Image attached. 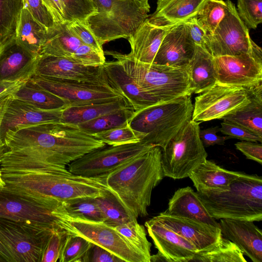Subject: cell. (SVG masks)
Wrapping results in <instances>:
<instances>
[{"label": "cell", "mask_w": 262, "mask_h": 262, "mask_svg": "<svg viewBox=\"0 0 262 262\" xmlns=\"http://www.w3.org/2000/svg\"><path fill=\"white\" fill-rule=\"evenodd\" d=\"M105 145L76 125L60 122L18 126L8 132L4 140L5 150L42 157L59 166H66Z\"/></svg>", "instance_id": "cell-1"}, {"label": "cell", "mask_w": 262, "mask_h": 262, "mask_svg": "<svg viewBox=\"0 0 262 262\" xmlns=\"http://www.w3.org/2000/svg\"><path fill=\"white\" fill-rule=\"evenodd\" d=\"M1 170L6 183L3 189L49 202L60 203L79 197L96 198L110 190L105 183L106 176L83 177L70 172L67 167Z\"/></svg>", "instance_id": "cell-2"}, {"label": "cell", "mask_w": 262, "mask_h": 262, "mask_svg": "<svg viewBox=\"0 0 262 262\" xmlns=\"http://www.w3.org/2000/svg\"><path fill=\"white\" fill-rule=\"evenodd\" d=\"M164 177L162 148L154 146L108 173L105 181L125 210L137 219L148 214L152 191Z\"/></svg>", "instance_id": "cell-3"}, {"label": "cell", "mask_w": 262, "mask_h": 262, "mask_svg": "<svg viewBox=\"0 0 262 262\" xmlns=\"http://www.w3.org/2000/svg\"><path fill=\"white\" fill-rule=\"evenodd\" d=\"M215 220H262V177L245 173L223 191H196Z\"/></svg>", "instance_id": "cell-4"}, {"label": "cell", "mask_w": 262, "mask_h": 262, "mask_svg": "<svg viewBox=\"0 0 262 262\" xmlns=\"http://www.w3.org/2000/svg\"><path fill=\"white\" fill-rule=\"evenodd\" d=\"M193 108L191 96H184L136 111L128 123L141 142L163 149L191 119Z\"/></svg>", "instance_id": "cell-5"}, {"label": "cell", "mask_w": 262, "mask_h": 262, "mask_svg": "<svg viewBox=\"0 0 262 262\" xmlns=\"http://www.w3.org/2000/svg\"><path fill=\"white\" fill-rule=\"evenodd\" d=\"M123 67L141 89L162 102L191 96L187 64L174 67L140 62L116 51H104Z\"/></svg>", "instance_id": "cell-6"}, {"label": "cell", "mask_w": 262, "mask_h": 262, "mask_svg": "<svg viewBox=\"0 0 262 262\" xmlns=\"http://www.w3.org/2000/svg\"><path fill=\"white\" fill-rule=\"evenodd\" d=\"M97 12L85 21L102 46L128 39L148 17L150 6L136 0H93Z\"/></svg>", "instance_id": "cell-7"}, {"label": "cell", "mask_w": 262, "mask_h": 262, "mask_svg": "<svg viewBox=\"0 0 262 262\" xmlns=\"http://www.w3.org/2000/svg\"><path fill=\"white\" fill-rule=\"evenodd\" d=\"M200 122L188 121L162 149L164 177L173 179L188 177L204 162L207 153L200 139Z\"/></svg>", "instance_id": "cell-8"}, {"label": "cell", "mask_w": 262, "mask_h": 262, "mask_svg": "<svg viewBox=\"0 0 262 262\" xmlns=\"http://www.w3.org/2000/svg\"><path fill=\"white\" fill-rule=\"evenodd\" d=\"M54 215L61 228L104 248L124 262H147L115 228L103 222L74 219L58 212L57 209Z\"/></svg>", "instance_id": "cell-9"}, {"label": "cell", "mask_w": 262, "mask_h": 262, "mask_svg": "<svg viewBox=\"0 0 262 262\" xmlns=\"http://www.w3.org/2000/svg\"><path fill=\"white\" fill-rule=\"evenodd\" d=\"M58 228H48L0 218V239L14 262H40L46 245Z\"/></svg>", "instance_id": "cell-10"}, {"label": "cell", "mask_w": 262, "mask_h": 262, "mask_svg": "<svg viewBox=\"0 0 262 262\" xmlns=\"http://www.w3.org/2000/svg\"><path fill=\"white\" fill-rule=\"evenodd\" d=\"M260 86L245 89L216 83L195 98L191 120L202 122L224 119L249 104Z\"/></svg>", "instance_id": "cell-11"}, {"label": "cell", "mask_w": 262, "mask_h": 262, "mask_svg": "<svg viewBox=\"0 0 262 262\" xmlns=\"http://www.w3.org/2000/svg\"><path fill=\"white\" fill-rule=\"evenodd\" d=\"M152 146L141 141L120 145L106 144L72 162L68 169L73 174L86 177L106 176Z\"/></svg>", "instance_id": "cell-12"}, {"label": "cell", "mask_w": 262, "mask_h": 262, "mask_svg": "<svg viewBox=\"0 0 262 262\" xmlns=\"http://www.w3.org/2000/svg\"><path fill=\"white\" fill-rule=\"evenodd\" d=\"M60 203L0 189V218L48 228L60 227L54 212Z\"/></svg>", "instance_id": "cell-13"}, {"label": "cell", "mask_w": 262, "mask_h": 262, "mask_svg": "<svg viewBox=\"0 0 262 262\" xmlns=\"http://www.w3.org/2000/svg\"><path fill=\"white\" fill-rule=\"evenodd\" d=\"M217 83L249 89L262 84V50L259 46L234 56L213 57Z\"/></svg>", "instance_id": "cell-14"}, {"label": "cell", "mask_w": 262, "mask_h": 262, "mask_svg": "<svg viewBox=\"0 0 262 262\" xmlns=\"http://www.w3.org/2000/svg\"><path fill=\"white\" fill-rule=\"evenodd\" d=\"M257 45L233 3L211 34H207L206 48L213 57L234 56L251 51Z\"/></svg>", "instance_id": "cell-15"}, {"label": "cell", "mask_w": 262, "mask_h": 262, "mask_svg": "<svg viewBox=\"0 0 262 262\" xmlns=\"http://www.w3.org/2000/svg\"><path fill=\"white\" fill-rule=\"evenodd\" d=\"M31 79L63 99L68 106L108 102L122 97L108 85L100 83L61 81L35 75Z\"/></svg>", "instance_id": "cell-16"}, {"label": "cell", "mask_w": 262, "mask_h": 262, "mask_svg": "<svg viewBox=\"0 0 262 262\" xmlns=\"http://www.w3.org/2000/svg\"><path fill=\"white\" fill-rule=\"evenodd\" d=\"M35 75L61 81L108 85L103 76L102 65L84 66L63 57L40 55L37 58Z\"/></svg>", "instance_id": "cell-17"}, {"label": "cell", "mask_w": 262, "mask_h": 262, "mask_svg": "<svg viewBox=\"0 0 262 262\" xmlns=\"http://www.w3.org/2000/svg\"><path fill=\"white\" fill-rule=\"evenodd\" d=\"M62 110H42L25 101L14 98L10 94L0 122V140L2 144L4 145L6 134L8 132L14 130L18 126L59 122Z\"/></svg>", "instance_id": "cell-18"}, {"label": "cell", "mask_w": 262, "mask_h": 262, "mask_svg": "<svg viewBox=\"0 0 262 262\" xmlns=\"http://www.w3.org/2000/svg\"><path fill=\"white\" fill-rule=\"evenodd\" d=\"M155 217L166 226L193 244L198 252L214 248L222 236L219 227L198 220L172 215L166 210Z\"/></svg>", "instance_id": "cell-19"}, {"label": "cell", "mask_w": 262, "mask_h": 262, "mask_svg": "<svg viewBox=\"0 0 262 262\" xmlns=\"http://www.w3.org/2000/svg\"><path fill=\"white\" fill-rule=\"evenodd\" d=\"M145 226L158 252L166 262H189L198 252L193 244L155 216L147 221Z\"/></svg>", "instance_id": "cell-20"}, {"label": "cell", "mask_w": 262, "mask_h": 262, "mask_svg": "<svg viewBox=\"0 0 262 262\" xmlns=\"http://www.w3.org/2000/svg\"><path fill=\"white\" fill-rule=\"evenodd\" d=\"M195 47L184 23L177 25L169 29L152 63L174 67L186 66L194 54Z\"/></svg>", "instance_id": "cell-21"}, {"label": "cell", "mask_w": 262, "mask_h": 262, "mask_svg": "<svg viewBox=\"0 0 262 262\" xmlns=\"http://www.w3.org/2000/svg\"><path fill=\"white\" fill-rule=\"evenodd\" d=\"M38 56L25 49L13 38L0 48V80L30 79L35 75Z\"/></svg>", "instance_id": "cell-22"}, {"label": "cell", "mask_w": 262, "mask_h": 262, "mask_svg": "<svg viewBox=\"0 0 262 262\" xmlns=\"http://www.w3.org/2000/svg\"><path fill=\"white\" fill-rule=\"evenodd\" d=\"M102 68L107 85L119 92L135 111L160 102L143 91L117 60L105 61Z\"/></svg>", "instance_id": "cell-23"}, {"label": "cell", "mask_w": 262, "mask_h": 262, "mask_svg": "<svg viewBox=\"0 0 262 262\" xmlns=\"http://www.w3.org/2000/svg\"><path fill=\"white\" fill-rule=\"evenodd\" d=\"M222 235L233 242L253 262H262V232L253 221L220 219Z\"/></svg>", "instance_id": "cell-24"}, {"label": "cell", "mask_w": 262, "mask_h": 262, "mask_svg": "<svg viewBox=\"0 0 262 262\" xmlns=\"http://www.w3.org/2000/svg\"><path fill=\"white\" fill-rule=\"evenodd\" d=\"M208 0H158L147 21L159 27L170 28L195 17Z\"/></svg>", "instance_id": "cell-25"}, {"label": "cell", "mask_w": 262, "mask_h": 262, "mask_svg": "<svg viewBox=\"0 0 262 262\" xmlns=\"http://www.w3.org/2000/svg\"><path fill=\"white\" fill-rule=\"evenodd\" d=\"M169 29L155 26L146 19L127 39L131 51L126 54L127 56L140 62L152 63L162 41Z\"/></svg>", "instance_id": "cell-26"}, {"label": "cell", "mask_w": 262, "mask_h": 262, "mask_svg": "<svg viewBox=\"0 0 262 262\" xmlns=\"http://www.w3.org/2000/svg\"><path fill=\"white\" fill-rule=\"evenodd\" d=\"M244 172L226 169L212 161L206 160L189 176L196 191H223Z\"/></svg>", "instance_id": "cell-27"}, {"label": "cell", "mask_w": 262, "mask_h": 262, "mask_svg": "<svg viewBox=\"0 0 262 262\" xmlns=\"http://www.w3.org/2000/svg\"><path fill=\"white\" fill-rule=\"evenodd\" d=\"M168 213L181 217L198 220L220 227L216 221L209 213L198 193L190 186L179 188L169 199Z\"/></svg>", "instance_id": "cell-28"}, {"label": "cell", "mask_w": 262, "mask_h": 262, "mask_svg": "<svg viewBox=\"0 0 262 262\" xmlns=\"http://www.w3.org/2000/svg\"><path fill=\"white\" fill-rule=\"evenodd\" d=\"M213 56L206 49L195 45L194 54L187 64L192 94H200L217 83Z\"/></svg>", "instance_id": "cell-29"}, {"label": "cell", "mask_w": 262, "mask_h": 262, "mask_svg": "<svg viewBox=\"0 0 262 262\" xmlns=\"http://www.w3.org/2000/svg\"><path fill=\"white\" fill-rule=\"evenodd\" d=\"M68 22L54 24L47 29L40 55L72 57L82 43L69 29Z\"/></svg>", "instance_id": "cell-30"}, {"label": "cell", "mask_w": 262, "mask_h": 262, "mask_svg": "<svg viewBox=\"0 0 262 262\" xmlns=\"http://www.w3.org/2000/svg\"><path fill=\"white\" fill-rule=\"evenodd\" d=\"M128 107H132L123 97L108 102L68 106L62 110L60 122L77 125L102 115Z\"/></svg>", "instance_id": "cell-31"}, {"label": "cell", "mask_w": 262, "mask_h": 262, "mask_svg": "<svg viewBox=\"0 0 262 262\" xmlns=\"http://www.w3.org/2000/svg\"><path fill=\"white\" fill-rule=\"evenodd\" d=\"M47 28L37 21L26 8L22 9L16 28V42L36 56L40 55Z\"/></svg>", "instance_id": "cell-32"}, {"label": "cell", "mask_w": 262, "mask_h": 262, "mask_svg": "<svg viewBox=\"0 0 262 262\" xmlns=\"http://www.w3.org/2000/svg\"><path fill=\"white\" fill-rule=\"evenodd\" d=\"M14 98L22 100L42 110H63L69 106L60 97L46 90L31 78L11 93Z\"/></svg>", "instance_id": "cell-33"}, {"label": "cell", "mask_w": 262, "mask_h": 262, "mask_svg": "<svg viewBox=\"0 0 262 262\" xmlns=\"http://www.w3.org/2000/svg\"><path fill=\"white\" fill-rule=\"evenodd\" d=\"M223 119L262 137V86L254 92L249 104Z\"/></svg>", "instance_id": "cell-34"}, {"label": "cell", "mask_w": 262, "mask_h": 262, "mask_svg": "<svg viewBox=\"0 0 262 262\" xmlns=\"http://www.w3.org/2000/svg\"><path fill=\"white\" fill-rule=\"evenodd\" d=\"M57 210L74 219L103 222V215L94 197H79L61 202Z\"/></svg>", "instance_id": "cell-35"}, {"label": "cell", "mask_w": 262, "mask_h": 262, "mask_svg": "<svg viewBox=\"0 0 262 262\" xmlns=\"http://www.w3.org/2000/svg\"><path fill=\"white\" fill-rule=\"evenodd\" d=\"M190 261L193 262H247L240 249L223 235L214 248L197 252Z\"/></svg>", "instance_id": "cell-36"}, {"label": "cell", "mask_w": 262, "mask_h": 262, "mask_svg": "<svg viewBox=\"0 0 262 262\" xmlns=\"http://www.w3.org/2000/svg\"><path fill=\"white\" fill-rule=\"evenodd\" d=\"M23 0H0V48L15 37Z\"/></svg>", "instance_id": "cell-37"}, {"label": "cell", "mask_w": 262, "mask_h": 262, "mask_svg": "<svg viewBox=\"0 0 262 262\" xmlns=\"http://www.w3.org/2000/svg\"><path fill=\"white\" fill-rule=\"evenodd\" d=\"M135 112L132 107L125 108L79 123L76 126L82 132L92 136L127 124Z\"/></svg>", "instance_id": "cell-38"}, {"label": "cell", "mask_w": 262, "mask_h": 262, "mask_svg": "<svg viewBox=\"0 0 262 262\" xmlns=\"http://www.w3.org/2000/svg\"><path fill=\"white\" fill-rule=\"evenodd\" d=\"M95 200L103 215V223L110 227L115 228L130 220L137 219L125 210L110 190L95 198Z\"/></svg>", "instance_id": "cell-39"}, {"label": "cell", "mask_w": 262, "mask_h": 262, "mask_svg": "<svg viewBox=\"0 0 262 262\" xmlns=\"http://www.w3.org/2000/svg\"><path fill=\"white\" fill-rule=\"evenodd\" d=\"M115 229L146 260L150 262L151 244L148 241L144 227L137 219L115 227Z\"/></svg>", "instance_id": "cell-40"}, {"label": "cell", "mask_w": 262, "mask_h": 262, "mask_svg": "<svg viewBox=\"0 0 262 262\" xmlns=\"http://www.w3.org/2000/svg\"><path fill=\"white\" fill-rule=\"evenodd\" d=\"M233 3L227 0H208L195 16L207 34L212 33L230 10Z\"/></svg>", "instance_id": "cell-41"}, {"label": "cell", "mask_w": 262, "mask_h": 262, "mask_svg": "<svg viewBox=\"0 0 262 262\" xmlns=\"http://www.w3.org/2000/svg\"><path fill=\"white\" fill-rule=\"evenodd\" d=\"M91 245L85 238L68 232L62 247L59 262H82Z\"/></svg>", "instance_id": "cell-42"}, {"label": "cell", "mask_w": 262, "mask_h": 262, "mask_svg": "<svg viewBox=\"0 0 262 262\" xmlns=\"http://www.w3.org/2000/svg\"><path fill=\"white\" fill-rule=\"evenodd\" d=\"M106 145H120L141 141L139 135L127 124L92 135Z\"/></svg>", "instance_id": "cell-43"}, {"label": "cell", "mask_w": 262, "mask_h": 262, "mask_svg": "<svg viewBox=\"0 0 262 262\" xmlns=\"http://www.w3.org/2000/svg\"><path fill=\"white\" fill-rule=\"evenodd\" d=\"M262 0H237V13L248 29L262 21Z\"/></svg>", "instance_id": "cell-44"}, {"label": "cell", "mask_w": 262, "mask_h": 262, "mask_svg": "<svg viewBox=\"0 0 262 262\" xmlns=\"http://www.w3.org/2000/svg\"><path fill=\"white\" fill-rule=\"evenodd\" d=\"M67 21L74 20L85 21L97 12L93 0H62Z\"/></svg>", "instance_id": "cell-45"}, {"label": "cell", "mask_w": 262, "mask_h": 262, "mask_svg": "<svg viewBox=\"0 0 262 262\" xmlns=\"http://www.w3.org/2000/svg\"><path fill=\"white\" fill-rule=\"evenodd\" d=\"M68 232L61 228L55 230L50 236L43 250L40 262H56Z\"/></svg>", "instance_id": "cell-46"}, {"label": "cell", "mask_w": 262, "mask_h": 262, "mask_svg": "<svg viewBox=\"0 0 262 262\" xmlns=\"http://www.w3.org/2000/svg\"><path fill=\"white\" fill-rule=\"evenodd\" d=\"M68 26L82 44L87 45L98 52L104 54L102 46L98 41L85 21L74 20L68 21Z\"/></svg>", "instance_id": "cell-47"}, {"label": "cell", "mask_w": 262, "mask_h": 262, "mask_svg": "<svg viewBox=\"0 0 262 262\" xmlns=\"http://www.w3.org/2000/svg\"><path fill=\"white\" fill-rule=\"evenodd\" d=\"M70 59L86 66H100L105 62L104 54L82 43L77 49Z\"/></svg>", "instance_id": "cell-48"}, {"label": "cell", "mask_w": 262, "mask_h": 262, "mask_svg": "<svg viewBox=\"0 0 262 262\" xmlns=\"http://www.w3.org/2000/svg\"><path fill=\"white\" fill-rule=\"evenodd\" d=\"M220 132L227 136L229 138H235L243 141L259 143L262 142V137L253 133L243 126L226 120H224L221 123Z\"/></svg>", "instance_id": "cell-49"}, {"label": "cell", "mask_w": 262, "mask_h": 262, "mask_svg": "<svg viewBox=\"0 0 262 262\" xmlns=\"http://www.w3.org/2000/svg\"><path fill=\"white\" fill-rule=\"evenodd\" d=\"M24 8L31 12L34 18L47 29L52 27L54 23L51 14L41 0H23Z\"/></svg>", "instance_id": "cell-50"}, {"label": "cell", "mask_w": 262, "mask_h": 262, "mask_svg": "<svg viewBox=\"0 0 262 262\" xmlns=\"http://www.w3.org/2000/svg\"><path fill=\"white\" fill-rule=\"evenodd\" d=\"M82 262H124L104 248L91 243Z\"/></svg>", "instance_id": "cell-51"}, {"label": "cell", "mask_w": 262, "mask_h": 262, "mask_svg": "<svg viewBox=\"0 0 262 262\" xmlns=\"http://www.w3.org/2000/svg\"><path fill=\"white\" fill-rule=\"evenodd\" d=\"M236 148L247 159L262 164V144L257 142L244 141L235 143Z\"/></svg>", "instance_id": "cell-52"}, {"label": "cell", "mask_w": 262, "mask_h": 262, "mask_svg": "<svg viewBox=\"0 0 262 262\" xmlns=\"http://www.w3.org/2000/svg\"><path fill=\"white\" fill-rule=\"evenodd\" d=\"M184 24L186 26L190 36L195 45L206 49V37L207 33L199 24L196 17L190 18L185 22Z\"/></svg>", "instance_id": "cell-53"}, {"label": "cell", "mask_w": 262, "mask_h": 262, "mask_svg": "<svg viewBox=\"0 0 262 262\" xmlns=\"http://www.w3.org/2000/svg\"><path fill=\"white\" fill-rule=\"evenodd\" d=\"M218 132H220V127L217 126L200 130V137L205 147L214 145L225 144L226 140L229 138L227 136L222 137L217 135L216 133Z\"/></svg>", "instance_id": "cell-54"}, {"label": "cell", "mask_w": 262, "mask_h": 262, "mask_svg": "<svg viewBox=\"0 0 262 262\" xmlns=\"http://www.w3.org/2000/svg\"><path fill=\"white\" fill-rule=\"evenodd\" d=\"M53 19L54 24L66 22L65 8L62 0H41Z\"/></svg>", "instance_id": "cell-55"}, {"label": "cell", "mask_w": 262, "mask_h": 262, "mask_svg": "<svg viewBox=\"0 0 262 262\" xmlns=\"http://www.w3.org/2000/svg\"><path fill=\"white\" fill-rule=\"evenodd\" d=\"M25 81L0 80V96L6 94H11L17 90Z\"/></svg>", "instance_id": "cell-56"}, {"label": "cell", "mask_w": 262, "mask_h": 262, "mask_svg": "<svg viewBox=\"0 0 262 262\" xmlns=\"http://www.w3.org/2000/svg\"><path fill=\"white\" fill-rule=\"evenodd\" d=\"M10 96V94H6L0 96V122L4 112L6 104ZM5 149V147L2 144L0 140V157Z\"/></svg>", "instance_id": "cell-57"}, {"label": "cell", "mask_w": 262, "mask_h": 262, "mask_svg": "<svg viewBox=\"0 0 262 262\" xmlns=\"http://www.w3.org/2000/svg\"><path fill=\"white\" fill-rule=\"evenodd\" d=\"M0 258L4 262H14L12 256L0 239Z\"/></svg>", "instance_id": "cell-58"}, {"label": "cell", "mask_w": 262, "mask_h": 262, "mask_svg": "<svg viewBox=\"0 0 262 262\" xmlns=\"http://www.w3.org/2000/svg\"><path fill=\"white\" fill-rule=\"evenodd\" d=\"M2 176V173L0 168V189L3 188L6 185V183L5 181L3 180Z\"/></svg>", "instance_id": "cell-59"}, {"label": "cell", "mask_w": 262, "mask_h": 262, "mask_svg": "<svg viewBox=\"0 0 262 262\" xmlns=\"http://www.w3.org/2000/svg\"><path fill=\"white\" fill-rule=\"evenodd\" d=\"M143 4L149 5L148 0H136Z\"/></svg>", "instance_id": "cell-60"}, {"label": "cell", "mask_w": 262, "mask_h": 262, "mask_svg": "<svg viewBox=\"0 0 262 262\" xmlns=\"http://www.w3.org/2000/svg\"><path fill=\"white\" fill-rule=\"evenodd\" d=\"M0 262H4L3 260L0 258Z\"/></svg>", "instance_id": "cell-61"}]
</instances>
